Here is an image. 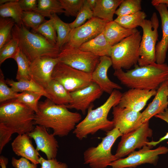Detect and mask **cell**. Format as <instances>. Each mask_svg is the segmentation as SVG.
<instances>
[{"label":"cell","instance_id":"obj_15","mask_svg":"<svg viewBox=\"0 0 168 168\" xmlns=\"http://www.w3.org/2000/svg\"><path fill=\"white\" fill-rule=\"evenodd\" d=\"M103 92L99 86L93 82L82 89L70 92L72 101L65 106L68 109L80 110L85 114L92 103L99 98Z\"/></svg>","mask_w":168,"mask_h":168},{"label":"cell","instance_id":"obj_24","mask_svg":"<svg viewBox=\"0 0 168 168\" xmlns=\"http://www.w3.org/2000/svg\"><path fill=\"white\" fill-rule=\"evenodd\" d=\"M112 46L108 42L102 32L78 48L83 51L90 52L99 57L105 56L110 57Z\"/></svg>","mask_w":168,"mask_h":168},{"label":"cell","instance_id":"obj_49","mask_svg":"<svg viewBox=\"0 0 168 168\" xmlns=\"http://www.w3.org/2000/svg\"><path fill=\"white\" fill-rule=\"evenodd\" d=\"M97 0H86L87 5L92 11L96 5Z\"/></svg>","mask_w":168,"mask_h":168},{"label":"cell","instance_id":"obj_16","mask_svg":"<svg viewBox=\"0 0 168 168\" xmlns=\"http://www.w3.org/2000/svg\"><path fill=\"white\" fill-rule=\"evenodd\" d=\"M112 113L114 128H117L123 135L135 130L142 124L140 112L117 105L113 108Z\"/></svg>","mask_w":168,"mask_h":168},{"label":"cell","instance_id":"obj_48","mask_svg":"<svg viewBox=\"0 0 168 168\" xmlns=\"http://www.w3.org/2000/svg\"><path fill=\"white\" fill-rule=\"evenodd\" d=\"M8 163V159L4 156H0V165L1 168H7V165Z\"/></svg>","mask_w":168,"mask_h":168},{"label":"cell","instance_id":"obj_27","mask_svg":"<svg viewBox=\"0 0 168 168\" xmlns=\"http://www.w3.org/2000/svg\"><path fill=\"white\" fill-rule=\"evenodd\" d=\"M6 83L15 92L30 91L38 93L43 96L49 99V97L44 90L31 79L29 80H22L15 81L12 79H7Z\"/></svg>","mask_w":168,"mask_h":168},{"label":"cell","instance_id":"obj_28","mask_svg":"<svg viewBox=\"0 0 168 168\" xmlns=\"http://www.w3.org/2000/svg\"><path fill=\"white\" fill-rule=\"evenodd\" d=\"M19 0L12 1L0 5V15L2 18L12 19L18 26L23 25L21 17L23 11L18 2Z\"/></svg>","mask_w":168,"mask_h":168},{"label":"cell","instance_id":"obj_38","mask_svg":"<svg viewBox=\"0 0 168 168\" xmlns=\"http://www.w3.org/2000/svg\"><path fill=\"white\" fill-rule=\"evenodd\" d=\"M35 32L41 35L52 43L56 44L57 32L51 19L41 25Z\"/></svg>","mask_w":168,"mask_h":168},{"label":"cell","instance_id":"obj_9","mask_svg":"<svg viewBox=\"0 0 168 168\" xmlns=\"http://www.w3.org/2000/svg\"><path fill=\"white\" fill-rule=\"evenodd\" d=\"M52 78L61 84L69 92L82 89L93 82L91 73L75 69L60 62L55 66Z\"/></svg>","mask_w":168,"mask_h":168},{"label":"cell","instance_id":"obj_31","mask_svg":"<svg viewBox=\"0 0 168 168\" xmlns=\"http://www.w3.org/2000/svg\"><path fill=\"white\" fill-rule=\"evenodd\" d=\"M147 16L146 13L141 11L133 14L117 16L114 21L124 28L132 29L140 26Z\"/></svg>","mask_w":168,"mask_h":168},{"label":"cell","instance_id":"obj_18","mask_svg":"<svg viewBox=\"0 0 168 168\" xmlns=\"http://www.w3.org/2000/svg\"><path fill=\"white\" fill-rule=\"evenodd\" d=\"M156 90L130 89L122 94L118 105L122 108L140 112L148 100L156 95Z\"/></svg>","mask_w":168,"mask_h":168},{"label":"cell","instance_id":"obj_51","mask_svg":"<svg viewBox=\"0 0 168 168\" xmlns=\"http://www.w3.org/2000/svg\"><path fill=\"white\" fill-rule=\"evenodd\" d=\"M167 144H168V142H167Z\"/></svg>","mask_w":168,"mask_h":168},{"label":"cell","instance_id":"obj_6","mask_svg":"<svg viewBox=\"0 0 168 168\" xmlns=\"http://www.w3.org/2000/svg\"><path fill=\"white\" fill-rule=\"evenodd\" d=\"M142 37L138 30L112 46L110 57L114 70L129 69L137 64Z\"/></svg>","mask_w":168,"mask_h":168},{"label":"cell","instance_id":"obj_13","mask_svg":"<svg viewBox=\"0 0 168 168\" xmlns=\"http://www.w3.org/2000/svg\"><path fill=\"white\" fill-rule=\"evenodd\" d=\"M109 22L93 17L81 26L72 29L64 45L79 47L101 33Z\"/></svg>","mask_w":168,"mask_h":168},{"label":"cell","instance_id":"obj_25","mask_svg":"<svg viewBox=\"0 0 168 168\" xmlns=\"http://www.w3.org/2000/svg\"><path fill=\"white\" fill-rule=\"evenodd\" d=\"M44 90L49 99L56 105H67L72 101L70 92L55 80L52 79Z\"/></svg>","mask_w":168,"mask_h":168},{"label":"cell","instance_id":"obj_23","mask_svg":"<svg viewBox=\"0 0 168 168\" xmlns=\"http://www.w3.org/2000/svg\"><path fill=\"white\" fill-rule=\"evenodd\" d=\"M138 30L137 28L130 29L124 28L114 20L107 23L103 33L108 42L113 46Z\"/></svg>","mask_w":168,"mask_h":168},{"label":"cell","instance_id":"obj_12","mask_svg":"<svg viewBox=\"0 0 168 168\" xmlns=\"http://www.w3.org/2000/svg\"><path fill=\"white\" fill-rule=\"evenodd\" d=\"M152 134L148 121L135 130L123 135L114 155L117 160L128 155L137 148L140 149L147 145L146 143L149 142L148 138L151 137Z\"/></svg>","mask_w":168,"mask_h":168},{"label":"cell","instance_id":"obj_1","mask_svg":"<svg viewBox=\"0 0 168 168\" xmlns=\"http://www.w3.org/2000/svg\"><path fill=\"white\" fill-rule=\"evenodd\" d=\"M65 105H57L48 98L39 102L35 124L51 128L55 136H67L82 119L81 114L69 111Z\"/></svg>","mask_w":168,"mask_h":168},{"label":"cell","instance_id":"obj_36","mask_svg":"<svg viewBox=\"0 0 168 168\" xmlns=\"http://www.w3.org/2000/svg\"><path fill=\"white\" fill-rule=\"evenodd\" d=\"M21 19L24 26L31 28L34 31L47 21L45 17L35 11H23Z\"/></svg>","mask_w":168,"mask_h":168},{"label":"cell","instance_id":"obj_21","mask_svg":"<svg viewBox=\"0 0 168 168\" xmlns=\"http://www.w3.org/2000/svg\"><path fill=\"white\" fill-rule=\"evenodd\" d=\"M160 14L161 21L162 37L156 47V63H164L168 49V9L167 6L160 4L154 7Z\"/></svg>","mask_w":168,"mask_h":168},{"label":"cell","instance_id":"obj_20","mask_svg":"<svg viewBox=\"0 0 168 168\" xmlns=\"http://www.w3.org/2000/svg\"><path fill=\"white\" fill-rule=\"evenodd\" d=\"M168 105L167 86L166 82L158 89L152 101L141 113L140 121L142 124L149 121L153 116L164 111Z\"/></svg>","mask_w":168,"mask_h":168},{"label":"cell","instance_id":"obj_47","mask_svg":"<svg viewBox=\"0 0 168 168\" xmlns=\"http://www.w3.org/2000/svg\"><path fill=\"white\" fill-rule=\"evenodd\" d=\"M151 4L154 7L160 4H164L168 7V0H152Z\"/></svg>","mask_w":168,"mask_h":168},{"label":"cell","instance_id":"obj_7","mask_svg":"<svg viewBox=\"0 0 168 168\" xmlns=\"http://www.w3.org/2000/svg\"><path fill=\"white\" fill-rule=\"evenodd\" d=\"M123 134L114 128L107 132L102 141L96 147L86 149L83 153L84 163L91 168H105L117 159L111 153L112 147L117 139Z\"/></svg>","mask_w":168,"mask_h":168},{"label":"cell","instance_id":"obj_2","mask_svg":"<svg viewBox=\"0 0 168 168\" xmlns=\"http://www.w3.org/2000/svg\"><path fill=\"white\" fill-rule=\"evenodd\" d=\"M134 66L126 72L122 69L115 70L113 74L127 87L149 90H156L168 78V65L166 63Z\"/></svg>","mask_w":168,"mask_h":168},{"label":"cell","instance_id":"obj_45","mask_svg":"<svg viewBox=\"0 0 168 168\" xmlns=\"http://www.w3.org/2000/svg\"><path fill=\"white\" fill-rule=\"evenodd\" d=\"M156 117L159 118L166 121L168 124V108H167L162 112L157 114L155 116ZM168 139V132L163 137L159 139L157 141H152L146 143L147 145H151L153 147L155 146L157 144L162 141Z\"/></svg>","mask_w":168,"mask_h":168},{"label":"cell","instance_id":"obj_39","mask_svg":"<svg viewBox=\"0 0 168 168\" xmlns=\"http://www.w3.org/2000/svg\"><path fill=\"white\" fill-rule=\"evenodd\" d=\"M65 16L76 17L82 8L84 0H59Z\"/></svg>","mask_w":168,"mask_h":168},{"label":"cell","instance_id":"obj_35","mask_svg":"<svg viewBox=\"0 0 168 168\" xmlns=\"http://www.w3.org/2000/svg\"><path fill=\"white\" fill-rule=\"evenodd\" d=\"M141 0H123L115 14L117 16L130 15L142 10Z\"/></svg>","mask_w":168,"mask_h":168},{"label":"cell","instance_id":"obj_33","mask_svg":"<svg viewBox=\"0 0 168 168\" xmlns=\"http://www.w3.org/2000/svg\"><path fill=\"white\" fill-rule=\"evenodd\" d=\"M43 96L40 93L30 91H24L18 93L16 100L27 106L35 112L38 111L39 100Z\"/></svg>","mask_w":168,"mask_h":168},{"label":"cell","instance_id":"obj_44","mask_svg":"<svg viewBox=\"0 0 168 168\" xmlns=\"http://www.w3.org/2000/svg\"><path fill=\"white\" fill-rule=\"evenodd\" d=\"M11 164L15 168H37V165L30 163L28 159L21 157L19 159H16L12 157Z\"/></svg>","mask_w":168,"mask_h":168},{"label":"cell","instance_id":"obj_19","mask_svg":"<svg viewBox=\"0 0 168 168\" xmlns=\"http://www.w3.org/2000/svg\"><path fill=\"white\" fill-rule=\"evenodd\" d=\"M112 65L110 57L105 56L100 57L98 64L91 73L92 82L97 85L103 92L110 95L114 90L122 89L120 86L111 81L108 77V71Z\"/></svg>","mask_w":168,"mask_h":168},{"label":"cell","instance_id":"obj_41","mask_svg":"<svg viewBox=\"0 0 168 168\" xmlns=\"http://www.w3.org/2000/svg\"><path fill=\"white\" fill-rule=\"evenodd\" d=\"M4 74L0 69V102L15 99L18 94L14 91L7 85Z\"/></svg>","mask_w":168,"mask_h":168},{"label":"cell","instance_id":"obj_11","mask_svg":"<svg viewBox=\"0 0 168 168\" xmlns=\"http://www.w3.org/2000/svg\"><path fill=\"white\" fill-rule=\"evenodd\" d=\"M153 147L146 145L138 151H134L124 158H122L111 163L110 168H133L142 164L149 163L156 165L158 156L168 153V148L160 146L151 149Z\"/></svg>","mask_w":168,"mask_h":168},{"label":"cell","instance_id":"obj_43","mask_svg":"<svg viewBox=\"0 0 168 168\" xmlns=\"http://www.w3.org/2000/svg\"><path fill=\"white\" fill-rule=\"evenodd\" d=\"M39 164L41 165V168H68L66 163L59 161L56 158L46 160L41 156L39 159Z\"/></svg>","mask_w":168,"mask_h":168},{"label":"cell","instance_id":"obj_42","mask_svg":"<svg viewBox=\"0 0 168 168\" xmlns=\"http://www.w3.org/2000/svg\"><path fill=\"white\" fill-rule=\"evenodd\" d=\"M13 133L4 125L0 124V153L3 148L11 140Z\"/></svg>","mask_w":168,"mask_h":168},{"label":"cell","instance_id":"obj_34","mask_svg":"<svg viewBox=\"0 0 168 168\" xmlns=\"http://www.w3.org/2000/svg\"><path fill=\"white\" fill-rule=\"evenodd\" d=\"M16 23L10 18H0V48L12 38V30Z\"/></svg>","mask_w":168,"mask_h":168},{"label":"cell","instance_id":"obj_4","mask_svg":"<svg viewBox=\"0 0 168 168\" xmlns=\"http://www.w3.org/2000/svg\"><path fill=\"white\" fill-rule=\"evenodd\" d=\"M12 37L17 39L19 47L30 62L36 58L58 57L60 49L39 34L30 31L24 25L15 24L12 30Z\"/></svg>","mask_w":168,"mask_h":168},{"label":"cell","instance_id":"obj_26","mask_svg":"<svg viewBox=\"0 0 168 168\" xmlns=\"http://www.w3.org/2000/svg\"><path fill=\"white\" fill-rule=\"evenodd\" d=\"M123 0H97L93 10V17L107 20L113 21V16Z\"/></svg>","mask_w":168,"mask_h":168},{"label":"cell","instance_id":"obj_22","mask_svg":"<svg viewBox=\"0 0 168 168\" xmlns=\"http://www.w3.org/2000/svg\"><path fill=\"white\" fill-rule=\"evenodd\" d=\"M28 134L18 135L11 143L14 152L17 156L25 158L31 163L39 164L40 157L38 152L33 146Z\"/></svg>","mask_w":168,"mask_h":168},{"label":"cell","instance_id":"obj_46","mask_svg":"<svg viewBox=\"0 0 168 168\" xmlns=\"http://www.w3.org/2000/svg\"><path fill=\"white\" fill-rule=\"evenodd\" d=\"M18 2L23 11H34L36 9L38 0H19Z\"/></svg>","mask_w":168,"mask_h":168},{"label":"cell","instance_id":"obj_29","mask_svg":"<svg viewBox=\"0 0 168 168\" xmlns=\"http://www.w3.org/2000/svg\"><path fill=\"white\" fill-rule=\"evenodd\" d=\"M49 18L52 19L57 32L56 45L61 50L65 44L72 29L69 24L62 21L57 14H52Z\"/></svg>","mask_w":168,"mask_h":168},{"label":"cell","instance_id":"obj_50","mask_svg":"<svg viewBox=\"0 0 168 168\" xmlns=\"http://www.w3.org/2000/svg\"><path fill=\"white\" fill-rule=\"evenodd\" d=\"M166 84L167 86V91H168V78L167 79L166 81Z\"/></svg>","mask_w":168,"mask_h":168},{"label":"cell","instance_id":"obj_10","mask_svg":"<svg viewBox=\"0 0 168 168\" xmlns=\"http://www.w3.org/2000/svg\"><path fill=\"white\" fill-rule=\"evenodd\" d=\"M59 62L73 68L91 73L100 62V57L79 48L64 45L58 57Z\"/></svg>","mask_w":168,"mask_h":168},{"label":"cell","instance_id":"obj_8","mask_svg":"<svg viewBox=\"0 0 168 168\" xmlns=\"http://www.w3.org/2000/svg\"><path fill=\"white\" fill-rule=\"evenodd\" d=\"M140 26L142 29L143 34L139 49L138 63L139 66H142L156 63V47L158 40L159 26L156 13L153 12L150 19L144 20Z\"/></svg>","mask_w":168,"mask_h":168},{"label":"cell","instance_id":"obj_37","mask_svg":"<svg viewBox=\"0 0 168 168\" xmlns=\"http://www.w3.org/2000/svg\"><path fill=\"white\" fill-rule=\"evenodd\" d=\"M19 49L18 40L12 37L9 42L0 48V65L8 58L14 59Z\"/></svg>","mask_w":168,"mask_h":168},{"label":"cell","instance_id":"obj_17","mask_svg":"<svg viewBox=\"0 0 168 168\" xmlns=\"http://www.w3.org/2000/svg\"><path fill=\"white\" fill-rule=\"evenodd\" d=\"M47 128L36 125L34 129L28 134L33 138L36 144V149L46 156L47 159L56 158L59 147L58 143L52 133H49Z\"/></svg>","mask_w":168,"mask_h":168},{"label":"cell","instance_id":"obj_5","mask_svg":"<svg viewBox=\"0 0 168 168\" xmlns=\"http://www.w3.org/2000/svg\"><path fill=\"white\" fill-rule=\"evenodd\" d=\"M35 112L15 100L0 103V124L18 135L28 134L34 128Z\"/></svg>","mask_w":168,"mask_h":168},{"label":"cell","instance_id":"obj_14","mask_svg":"<svg viewBox=\"0 0 168 168\" xmlns=\"http://www.w3.org/2000/svg\"><path fill=\"white\" fill-rule=\"evenodd\" d=\"M58 62V58H36L30 62L29 74L30 79L44 90L52 79L53 70Z\"/></svg>","mask_w":168,"mask_h":168},{"label":"cell","instance_id":"obj_40","mask_svg":"<svg viewBox=\"0 0 168 168\" xmlns=\"http://www.w3.org/2000/svg\"><path fill=\"white\" fill-rule=\"evenodd\" d=\"M93 17V11L89 7L86 0H84V4L76 19L69 23V25L71 29H73L82 25L87 20H89Z\"/></svg>","mask_w":168,"mask_h":168},{"label":"cell","instance_id":"obj_3","mask_svg":"<svg viewBox=\"0 0 168 168\" xmlns=\"http://www.w3.org/2000/svg\"><path fill=\"white\" fill-rule=\"evenodd\" d=\"M119 90H114L101 105L93 109L91 104L88 109L85 118L76 125L73 133L81 140L89 134H93L99 130L109 131L114 128L112 121L107 116L111 109L118 105L122 96Z\"/></svg>","mask_w":168,"mask_h":168},{"label":"cell","instance_id":"obj_30","mask_svg":"<svg viewBox=\"0 0 168 168\" xmlns=\"http://www.w3.org/2000/svg\"><path fill=\"white\" fill-rule=\"evenodd\" d=\"M34 11L44 17L50 18L52 14L64 13L60 2L57 0H39Z\"/></svg>","mask_w":168,"mask_h":168},{"label":"cell","instance_id":"obj_32","mask_svg":"<svg viewBox=\"0 0 168 168\" xmlns=\"http://www.w3.org/2000/svg\"><path fill=\"white\" fill-rule=\"evenodd\" d=\"M13 59L17 65L18 69L16 76L17 81L30 80L29 74L30 62L19 48Z\"/></svg>","mask_w":168,"mask_h":168}]
</instances>
